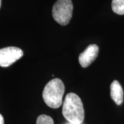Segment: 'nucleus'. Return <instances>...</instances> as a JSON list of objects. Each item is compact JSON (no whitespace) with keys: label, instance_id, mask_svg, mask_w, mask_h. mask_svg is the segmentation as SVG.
Here are the masks:
<instances>
[{"label":"nucleus","instance_id":"obj_1","mask_svg":"<svg viewBox=\"0 0 124 124\" xmlns=\"http://www.w3.org/2000/svg\"><path fill=\"white\" fill-rule=\"evenodd\" d=\"M62 114L70 124H82L84 119V109L80 97L75 93H68L63 103Z\"/></svg>","mask_w":124,"mask_h":124},{"label":"nucleus","instance_id":"obj_2","mask_svg":"<svg viewBox=\"0 0 124 124\" xmlns=\"http://www.w3.org/2000/svg\"><path fill=\"white\" fill-rule=\"evenodd\" d=\"M65 86L62 80L54 78L46 85L42 97L45 103L52 108H58L63 103Z\"/></svg>","mask_w":124,"mask_h":124},{"label":"nucleus","instance_id":"obj_3","mask_svg":"<svg viewBox=\"0 0 124 124\" xmlns=\"http://www.w3.org/2000/svg\"><path fill=\"white\" fill-rule=\"evenodd\" d=\"M73 6L71 0H57L53 7V19L60 25L66 26L72 16Z\"/></svg>","mask_w":124,"mask_h":124},{"label":"nucleus","instance_id":"obj_4","mask_svg":"<svg viewBox=\"0 0 124 124\" xmlns=\"http://www.w3.org/2000/svg\"><path fill=\"white\" fill-rule=\"evenodd\" d=\"M23 55V50L17 47L10 46L0 49V66H10L22 57Z\"/></svg>","mask_w":124,"mask_h":124},{"label":"nucleus","instance_id":"obj_5","mask_svg":"<svg viewBox=\"0 0 124 124\" xmlns=\"http://www.w3.org/2000/svg\"><path fill=\"white\" fill-rule=\"evenodd\" d=\"M99 54V47L96 44H91L79 56V62L83 68L89 66L93 63Z\"/></svg>","mask_w":124,"mask_h":124},{"label":"nucleus","instance_id":"obj_6","mask_svg":"<svg viewBox=\"0 0 124 124\" xmlns=\"http://www.w3.org/2000/svg\"><path fill=\"white\" fill-rule=\"evenodd\" d=\"M110 96L116 105H121L124 101V90L119 82L115 80L110 85Z\"/></svg>","mask_w":124,"mask_h":124},{"label":"nucleus","instance_id":"obj_7","mask_svg":"<svg viewBox=\"0 0 124 124\" xmlns=\"http://www.w3.org/2000/svg\"><path fill=\"white\" fill-rule=\"evenodd\" d=\"M112 9L117 15H124V0H112Z\"/></svg>","mask_w":124,"mask_h":124},{"label":"nucleus","instance_id":"obj_8","mask_svg":"<svg viewBox=\"0 0 124 124\" xmlns=\"http://www.w3.org/2000/svg\"><path fill=\"white\" fill-rule=\"evenodd\" d=\"M36 124H54V121L50 116L46 115H41L38 116Z\"/></svg>","mask_w":124,"mask_h":124},{"label":"nucleus","instance_id":"obj_9","mask_svg":"<svg viewBox=\"0 0 124 124\" xmlns=\"http://www.w3.org/2000/svg\"><path fill=\"white\" fill-rule=\"evenodd\" d=\"M0 124H4V117L3 116L0 114Z\"/></svg>","mask_w":124,"mask_h":124},{"label":"nucleus","instance_id":"obj_10","mask_svg":"<svg viewBox=\"0 0 124 124\" xmlns=\"http://www.w3.org/2000/svg\"><path fill=\"white\" fill-rule=\"evenodd\" d=\"M1 0H0V8H1Z\"/></svg>","mask_w":124,"mask_h":124},{"label":"nucleus","instance_id":"obj_11","mask_svg":"<svg viewBox=\"0 0 124 124\" xmlns=\"http://www.w3.org/2000/svg\"><path fill=\"white\" fill-rule=\"evenodd\" d=\"M70 124V123H69V124Z\"/></svg>","mask_w":124,"mask_h":124}]
</instances>
